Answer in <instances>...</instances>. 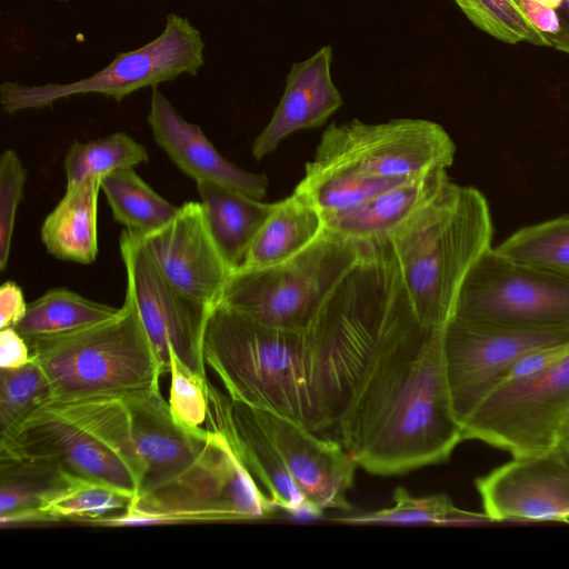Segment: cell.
<instances>
[{"label":"cell","mask_w":569,"mask_h":569,"mask_svg":"<svg viewBox=\"0 0 569 569\" xmlns=\"http://www.w3.org/2000/svg\"><path fill=\"white\" fill-rule=\"evenodd\" d=\"M28 346L51 385L50 401L160 389L161 363L127 299L106 321Z\"/></svg>","instance_id":"obj_6"},{"label":"cell","mask_w":569,"mask_h":569,"mask_svg":"<svg viewBox=\"0 0 569 569\" xmlns=\"http://www.w3.org/2000/svg\"><path fill=\"white\" fill-rule=\"evenodd\" d=\"M569 417V348L543 370L493 389L462 423L476 439L512 456L556 447Z\"/></svg>","instance_id":"obj_10"},{"label":"cell","mask_w":569,"mask_h":569,"mask_svg":"<svg viewBox=\"0 0 569 569\" xmlns=\"http://www.w3.org/2000/svg\"><path fill=\"white\" fill-rule=\"evenodd\" d=\"M204 48L200 31L187 18L170 13L156 39L136 50L120 52L92 76L71 83L40 86L4 81L0 86V102L6 112L14 113L51 107L77 94L100 93L121 101L139 89L152 88L180 74L196 76L204 64Z\"/></svg>","instance_id":"obj_9"},{"label":"cell","mask_w":569,"mask_h":569,"mask_svg":"<svg viewBox=\"0 0 569 569\" xmlns=\"http://www.w3.org/2000/svg\"><path fill=\"white\" fill-rule=\"evenodd\" d=\"M0 456L37 461L70 477L104 482L133 499L139 488L137 473L117 450L50 402L0 435Z\"/></svg>","instance_id":"obj_14"},{"label":"cell","mask_w":569,"mask_h":569,"mask_svg":"<svg viewBox=\"0 0 569 569\" xmlns=\"http://www.w3.org/2000/svg\"><path fill=\"white\" fill-rule=\"evenodd\" d=\"M101 177L66 188L40 230L46 250L54 258L90 264L98 256V197Z\"/></svg>","instance_id":"obj_22"},{"label":"cell","mask_w":569,"mask_h":569,"mask_svg":"<svg viewBox=\"0 0 569 569\" xmlns=\"http://www.w3.org/2000/svg\"><path fill=\"white\" fill-rule=\"evenodd\" d=\"M366 241L323 229L306 249L276 264L231 272L220 302L269 327L306 331L361 257Z\"/></svg>","instance_id":"obj_7"},{"label":"cell","mask_w":569,"mask_h":569,"mask_svg":"<svg viewBox=\"0 0 569 569\" xmlns=\"http://www.w3.org/2000/svg\"><path fill=\"white\" fill-rule=\"evenodd\" d=\"M318 210L299 193L272 202L239 269H254L281 262L311 244L323 231Z\"/></svg>","instance_id":"obj_24"},{"label":"cell","mask_w":569,"mask_h":569,"mask_svg":"<svg viewBox=\"0 0 569 569\" xmlns=\"http://www.w3.org/2000/svg\"><path fill=\"white\" fill-rule=\"evenodd\" d=\"M556 448H558L569 460V417L560 429Z\"/></svg>","instance_id":"obj_41"},{"label":"cell","mask_w":569,"mask_h":569,"mask_svg":"<svg viewBox=\"0 0 569 569\" xmlns=\"http://www.w3.org/2000/svg\"><path fill=\"white\" fill-rule=\"evenodd\" d=\"M121 396L141 478L129 509L101 526L254 520L277 510L222 432L181 423L160 389Z\"/></svg>","instance_id":"obj_2"},{"label":"cell","mask_w":569,"mask_h":569,"mask_svg":"<svg viewBox=\"0 0 569 569\" xmlns=\"http://www.w3.org/2000/svg\"><path fill=\"white\" fill-rule=\"evenodd\" d=\"M476 480L487 520L569 521V460L558 449L512 456Z\"/></svg>","instance_id":"obj_15"},{"label":"cell","mask_w":569,"mask_h":569,"mask_svg":"<svg viewBox=\"0 0 569 569\" xmlns=\"http://www.w3.org/2000/svg\"><path fill=\"white\" fill-rule=\"evenodd\" d=\"M331 46H325L310 58L292 64L270 121L252 142L256 160L273 152L289 134L321 127L343 104L331 78Z\"/></svg>","instance_id":"obj_20"},{"label":"cell","mask_w":569,"mask_h":569,"mask_svg":"<svg viewBox=\"0 0 569 569\" xmlns=\"http://www.w3.org/2000/svg\"><path fill=\"white\" fill-rule=\"evenodd\" d=\"M157 144L196 182H212L262 200L268 190L266 173L243 170L226 159L198 124L188 122L160 91L152 87L147 117Z\"/></svg>","instance_id":"obj_19"},{"label":"cell","mask_w":569,"mask_h":569,"mask_svg":"<svg viewBox=\"0 0 569 569\" xmlns=\"http://www.w3.org/2000/svg\"><path fill=\"white\" fill-rule=\"evenodd\" d=\"M416 316L388 239L367 241L306 330L325 437L347 416L386 342Z\"/></svg>","instance_id":"obj_3"},{"label":"cell","mask_w":569,"mask_h":569,"mask_svg":"<svg viewBox=\"0 0 569 569\" xmlns=\"http://www.w3.org/2000/svg\"><path fill=\"white\" fill-rule=\"evenodd\" d=\"M487 519L457 509L445 495L413 497L406 489L397 488L393 505L366 515L343 518L349 522L379 523H466Z\"/></svg>","instance_id":"obj_33"},{"label":"cell","mask_w":569,"mask_h":569,"mask_svg":"<svg viewBox=\"0 0 569 569\" xmlns=\"http://www.w3.org/2000/svg\"><path fill=\"white\" fill-rule=\"evenodd\" d=\"M140 238L177 290L208 306L220 302L231 270L209 230L200 201L184 202L170 222Z\"/></svg>","instance_id":"obj_16"},{"label":"cell","mask_w":569,"mask_h":569,"mask_svg":"<svg viewBox=\"0 0 569 569\" xmlns=\"http://www.w3.org/2000/svg\"><path fill=\"white\" fill-rule=\"evenodd\" d=\"M27 181V170L12 149H6L0 158V270L9 261L16 216Z\"/></svg>","instance_id":"obj_35"},{"label":"cell","mask_w":569,"mask_h":569,"mask_svg":"<svg viewBox=\"0 0 569 569\" xmlns=\"http://www.w3.org/2000/svg\"><path fill=\"white\" fill-rule=\"evenodd\" d=\"M493 226L477 188L449 181L388 237L400 278L420 322L442 329L462 283L491 247Z\"/></svg>","instance_id":"obj_4"},{"label":"cell","mask_w":569,"mask_h":569,"mask_svg":"<svg viewBox=\"0 0 569 569\" xmlns=\"http://www.w3.org/2000/svg\"><path fill=\"white\" fill-rule=\"evenodd\" d=\"M567 341L569 330L526 331L451 318L441 329V346L459 423L462 426L521 356Z\"/></svg>","instance_id":"obj_13"},{"label":"cell","mask_w":569,"mask_h":569,"mask_svg":"<svg viewBox=\"0 0 569 569\" xmlns=\"http://www.w3.org/2000/svg\"><path fill=\"white\" fill-rule=\"evenodd\" d=\"M366 471L391 476L446 461L463 441L441 329L413 317L386 342L332 435Z\"/></svg>","instance_id":"obj_1"},{"label":"cell","mask_w":569,"mask_h":569,"mask_svg":"<svg viewBox=\"0 0 569 569\" xmlns=\"http://www.w3.org/2000/svg\"><path fill=\"white\" fill-rule=\"evenodd\" d=\"M548 47L569 53V0H513Z\"/></svg>","instance_id":"obj_37"},{"label":"cell","mask_w":569,"mask_h":569,"mask_svg":"<svg viewBox=\"0 0 569 569\" xmlns=\"http://www.w3.org/2000/svg\"><path fill=\"white\" fill-rule=\"evenodd\" d=\"M70 476L47 465L0 456V523H30L41 502Z\"/></svg>","instance_id":"obj_29"},{"label":"cell","mask_w":569,"mask_h":569,"mask_svg":"<svg viewBox=\"0 0 569 569\" xmlns=\"http://www.w3.org/2000/svg\"><path fill=\"white\" fill-rule=\"evenodd\" d=\"M209 230L231 272L239 270L272 203L212 182H196Z\"/></svg>","instance_id":"obj_23"},{"label":"cell","mask_w":569,"mask_h":569,"mask_svg":"<svg viewBox=\"0 0 569 569\" xmlns=\"http://www.w3.org/2000/svg\"><path fill=\"white\" fill-rule=\"evenodd\" d=\"M496 250L519 261L569 269V216L523 227Z\"/></svg>","instance_id":"obj_31"},{"label":"cell","mask_w":569,"mask_h":569,"mask_svg":"<svg viewBox=\"0 0 569 569\" xmlns=\"http://www.w3.org/2000/svg\"><path fill=\"white\" fill-rule=\"evenodd\" d=\"M409 179L368 176L341 164L311 160L293 191L311 203L325 222Z\"/></svg>","instance_id":"obj_25"},{"label":"cell","mask_w":569,"mask_h":569,"mask_svg":"<svg viewBox=\"0 0 569 569\" xmlns=\"http://www.w3.org/2000/svg\"><path fill=\"white\" fill-rule=\"evenodd\" d=\"M53 398L51 385L33 360L0 370V435H3Z\"/></svg>","instance_id":"obj_32"},{"label":"cell","mask_w":569,"mask_h":569,"mask_svg":"<svg viewBox=\"0 0 569 569\" xmlns=\"http://www.w3.org/2000/svg\"><path fill=\"white\" fill-rule=\"evenodd\" d=\"M450 181L447 169H436L387 189L357 208L325 221V230L371 241L386 239Z\"/></svg>","instance_id":"obj_21"},{"label":"cell","mask_w":569,"mask_h":569,"mask_svg":"<svg viewBox=\"0 0 569 569\" xmlns=\"http://www.w3.org/2000/svg\"><path fill=\"white\" fill-rule=\"evenodd\" d=\"M568 348L569 341L540 347L525 353L510 367L497 387L525 379L543 370L559 359Z\"/></svg>","instance_id":"obj_38"},{"label":"cell","mask_w":569,"mask_h":569,"mask_svg":"<svg viewBox=\"0 0 569 569\" xmlns=\"http://www.w3.org/2000/svg\"><path fill=\"white\" fill-rule=\"evenodd\" d=\"M59 1H67V0H59Z\"/></svg>","instance_id":"obj_42"},{"label":"cell","mask_w":569,"mask_h":569,"mask_svg":"<svg viewBox=\"0 0 569 569\" xmlns=\"http://www.w3.org/2000/svg\"><path fill=\"white\" fill-rule=\"evenodd\" d=\"M28 303L21 288L13 281L0 287V329L14 327L24 316Z\"/></svg>","instance_id":"obj_40"},{"label":"cell","mask_w":569,"mask_h":569,"mask_svg":"<svg viewBox=\"0 0 569 569\" xmlns=\"http://www.w3.org/2000/svg\"><path fill=\"white\" fill-rule=\"evenodd\" d=\"M32 360L30 348L14 327L0 330V368L14 369Z\"/></svg>","instance_id":"obj_39"},{"label":"cell","mask_w":569,"mask_h":569,"mask_svg":"<svg viewBox=\"0 0 569 569\" xmlns=\"http://www.w3.org/2000/svg\"><path fill=\"white\" fill-rule=\"evenodd\" d=\"M456 146L439 123L392 119L366 123L353 119L331 123L312 160L348 167L368 176L408 179L451 167Z\"/></svg>","instance_id":"obj_11"},{"label":"cell","mask_w":569,"mask_h":569,"mask_svg":"<svg viewBox=\"0 0 569 569\" xmlns=\"http://www.w3.org/2000/svg\"><path fill=\"white\" fill-rule=\"evenodd\" d=\"M101 191L113 219L139 237L162 228L179 211V207L158 194L133 168L116 170L102 177Z\"/></svg>","instance_id":"obj_28"},{"label":"cell","mask_w":569,"mask_h":569,"mask_svg":"<svg viewBox=\"0 0 569 569\" xmlns=\"http://www.w3.org/2000/svg\"><path fill=\"white\" fill-rule=\"evenodd\" d=\"M253 410L306 500L322 511L351 510L347 491L358 466L351 453L333 438L276 413Z\"/></svg>","instance_id":"obj_17"},{"label":"cell","mask_w":569,"mask_h":569,"mask_svg":"<svg viewBox=\"0 0 569 569\" xmlns=\"http://www.w3.org/2000/svg\"><path fill=\"white\" fill-rule=\"evenodd\" d=\"M119 309L67 288H52L28 303L14 328L30 345L92 327L112 318Z\"/></svg>","instance_id":"obj_26"},{"label":"cell","mask_w":569,"mask_h":569,"mask_svg":"<svg viewBox=\"0 0 569 569\" xmlns=\"http://www.w3.org/2000/svg\"><path fill=\"white\" fill-rule=\"evenodd\" d=\"M203 357L232 400L323 436L306 331L269 327L219 302L207 322Z\"/></svg>","instance_id":"obj_5"},{"label":"cell","mask_w":569,"mask_h":569,"mask_svg":"<svg viewBox=\"0 0 569 569\" xmlns=\"http://www.w3.org/2000/svg\"><path fill=\"white\" fill-rule=\"evenodd\" d=\"M171 388L169 405L173 417L181 423L197 428L208 418V385L191 377L171 356Z\"/></svg>","instance_id":"obj_36"},{"label":"cell","mask_w":569,"mask_h":569,"mask_svg":"<svg viewBox=\"0 0 569 569\" xmlns=\"http://www.w3.org/2000/svg\"><path fill=\"white\" fill-rule=\"evenodd\" d=\"M208 400V427L223 433L254 480L266 489L276 509L298 518L320 517L322 510L308 502L296 486L253 408L232 400L210 382Z\"/></svg>","instance_id":"obj_18"},{"label":"cell","mask_w":569,"mask_h":569,"mask_svg":"<svg viewBox=\"0 0 569 569\" xmlns=\"http://www.w3.org/2000/svg\"><path fill=\"white\" fill-rule=\"evenodd\" d=\"M119 249L127 276L124 299L137 310L163 373L170 372L173 355L191 377L208 385L203 339L214 306L177 290L160 272L138 234L124 229Z\"/></svg>","instance_id":"obj_12"},{"label":"cell","mask_w":569,"mask_h":569,"mask_svg":"<svg viewBox=\"0 0 569 569\" xmlns=\"http://www.w3.org/2000/svg\"><path fill=\"white\" fill-rule=\"evenodd\" d=\"M480 30L509 44L548 47L546 39L513 0H453Z\"/></svg>","instance_id":"obj_34"},{"label":"cell","mask_w":569,"mask_h":569,"mask_svg":"<svg viewBox=\"0 0 569 569\" xmlns=\"http://www.w3.org/2000/svg\"><path fill=\"white\" fill-rule=\"evenodd\" d=\"M148 159L146 147L121 131L88 142L74 141L63 159L66 188L116 170L134 168Z\"/></svg>","instance_id":"obj_30"},{"label":"cell","mask_w":569,"mask_h":569,"mask_svg":"<svg viewBox=\"0 0 569 569\" xmlns=\"http://www.w3.org/2000/svg\"><path fill=\"white\" fill-rule=\"evenodd\" d=\"M452 318L526 331L569 330V269L519 261L490 247L467 274Z\"/></svg>","instance_id":"obj_8"},{"label":"cell","mask_w":569,"mask_h":569,"mask_svg":"<svg viewBox=\"0 0 569 569\" xmlns=\"http://www.w3.org/2000/svg\"><path fill=\"white\" fill-rule=\"evenodd\" d=\"M132 500V496L111 485L71 477L41 502L30 523L72 521L98 526L124 513Z\"/></svg>","instance_id":"obj_27"}]
</instances>
